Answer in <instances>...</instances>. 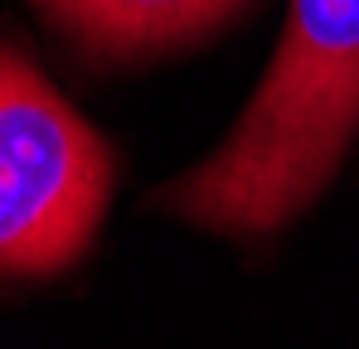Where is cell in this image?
Masks as SVG:
<instances>
[{
  "label": "cell",
  "mask_w": 359,
  "mask_h": 349,
  "mask_svg": "<svg viewBox=\"0 0 359 349\" xmlns=\"http://www.w3.org/2000/svg\"><path fill=\"white\" fill-rule=\"evenodd\" d=\"M359 131V0H292L282 49L233 136L161 194L199 228L272 233L301 214Z\"/></svg>",
  "instance_id": "obj_1"
},
{
  "label": "cell",
  "mask_w": 359,
  "mask_h": 349,
  "mask_svg": "<svg viewBox=\"0 0 359 349\" xmlns=\"http://www.w3.org/2000/svg\"><path fill=\"white\" fill-rule=\"evenodd\" d=\"M112 194L107 141L15 49H0V277L83 257Z\"/></svg>",
  "instance_id": "obj_2"
},
{
  "label": "cell",
  "mask_w": 359,
  "mask_h": 349,
  "mask_svg": "<svg viewBox=\"0 0 359 349\" xmlns=\"http://www.w3.org/2000/svg\"><path fill=\"white\" fill-rule=\"evenodd\" d=\"M63 34L93 54H156L224 25L243 0H39Z\"/></svg>",
  "instance_id": "obj_3"
}]
</instances>
